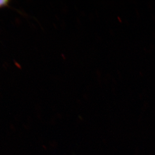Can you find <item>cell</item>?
I'll list each match as a JSON object with an SVG mask.
<instances>
[{"mask_svg": "<svg viewBox=\"0 0 155 155\" xmlns=\"http://www.w3.org/2000/svg\"><path fill=\"white\" fill-rule=\"evenodd\" d=\"M9 1L5 0H0V8L6 7L8 5Z\"/></svg>", "mask_w": 155, "mask_h": 155, "instance_id": "cell-1", "label": "cell"}]
</instances>
